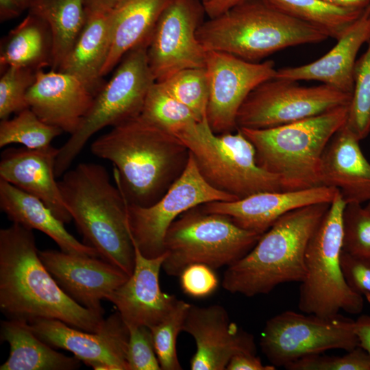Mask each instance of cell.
<instances>
[{"label":"cell","mask_w":370,"mask_h":370,"mask_svg":"<svg viewBox=\"0 0 370 370\" xmlns=\"http://www.w3.org/2000/svg\"><path fill=\"white\" fill-rule=\"evenodd\" d=\"M0 309L10 319H56L90 332L106 321L62 290L42 262L32 230L14 223L0 230Z\"/></svg>","instance_id":"cell-1"},{"label":"cell","mask_w":370,"mask_h":370,"mask_svg":"<svg viewBox=\"0 0 370 370\" xmlns=\"http://www.w3.org/2000/svg\"><path fill=\"white\" fill-rule=\"evenodd\" d=\"M90 150L113 164L115 184L127 201L145 207L168 190L190 156L177 136L140 115L112 127L91 144Z\"/></svg>","instance_id":"cell-2"},{"label":"cell","mask_w":370,"mask_h":370,"mask_svg":"<svg viewBox=\"0 0 370 370\" xmlns=\"http://www.w3.org/2000/svg\"><path fill=\"white\" fill-rule=\"evenodd\" d=\"M62 177L61 194L84 243L130 276L135 250L122 191L111 183L106 168L93 162L79 163Z\"/></svg>","instance_id":"cell-3"},{"label":"cell","mask_w":370,"mask_h":370,"mask_svg":"<svg viewBox=\"0 0 370 370\" xmlns=\"http://www.w3.org/2000/svg\"><path fill=\"white\" fill-rule=\"evenodd\" d=\"M330 204L306 206L281 217L245 256L227 267L223 288L253 297L269 293L282 283L302 282L308 243Z\"/></svg>","instance_id":"cell-4"},{"label":"cell","mask_w":370,"mask_h":370,"mask_svg":"<svg viewBox=\"0 0 370 370\" xmlns=\"http://www.w3.org/2000/svg\"><path fill=\"white\" fill-rule=\"evenodd\" d=\"M197 37L206 51L227 53L256 62L282 49L329 38L318 27L288 16L261 0H245L204 21Z\"/></svg>","instance_id":"cell-5"},{"label":"cell","mask_w":370,"mask_h":370,"mask_svg":"<svg viewBox=\"0 0 370 370\" xmlns=\"http://www.w3.org/2000/svg\"><path fill=\"white\" fill-rule=\"evenodd\" d=\"M348 106L278 127L239 129L253 144L258 164L278 177L282 190L306 189L322 186V156L346 123Z\"/></svg>","instance_id":"cell-6"},{"label":"cell","mask_w":370,"mask_h":370,"mask_svg":"<svg viewBox=\"0 0 370 370\" xmlns=\"http://www.w3.org/2000/svg\"><path fill=\"white\" fill-rule=\"evenodd\" d=\"M176 136L214 188L238 199L259 192L282 190L278 177L258 164L253 144L239 128L235 132L216 134L206 117Z\"/></svg>","instance_id":"cell-7"},{"label":"cell","mask_w":370,"mask_h":370,"mask_svg":"<svg viewBox=\"0 0 370 370\" xmlns=\"http://www.w3.org/2000/svg\"><path fill=\"white\" fill-rule=\"evenodd\" d=\"M346 204L338 192L308 243L298 302L306 314L332 317L340 310L354 314L363 309L362 296L348 286L341 265Z\"/></svg>","instance_id":"cell-8"},{"label":"cell","mask_w":370,"mask_h":370,"mask_svg":"<svg viewBox=\"0 0 370 370\" xmlns=\"http://www.w3.org/2000/svg\"><path fill=\"white\" fill-rule=\"evenodd\" d=\"M262 234L243 229L225 214L209 213L201 206L182 214L164 238V272L179 276L193 264L213 269L228 267L245 256Z\"/></svg>","instance_id":"cell-9"},{"label":"cell","mask_w":370,"mask_h":370,"mask_svg":"<svg viewBox=\"0 0 370 370\" xmlns=\"http://www.w3.org/2000/svg\"><path fill=\"white\" fill-rule=\"evenodd\" d=\"M147 47L141 45L126 53L110 79L95 95L92 106L77 130L58 148L56 177L69 170L95 133L140 114L147 95L156 82L148 62Z\"/></svg>","instance_id":"cell-10"},{"label":"cell","mask_w":370,"mask_h":370,"mask_svg":"<svg viewBox=\"0 0 370 370\" xmlns=\"http://www.w3.org/2000/svg\"><path fill=\"white\" fill-rule=\"evenodd\" d=\"M260 345L271 365L285 367L299 358L328 349L351 351L359 346V341L355 321L348 317L288 310L267 321Z\"/></svg>","instance_id":"cell-11"},{"label":"cell","mask_w":370,"mask_h":370,"mask_svg":"<svg viewBox=\"0 0 370 370\" xmlns=\"http://www.w3.org/2000/svg\"><path fill=\"white\" fill-rule=\"evenodd\" d=\"M351 97L327 84L301 86L297 81L274 77L246 97L237 114V127L258 130L291 123L349 106Z\"/></svg>","instance_id":"cell-12"},{"label":"cell","mask_w":370,"mask_h":370,"mask_svg":"<svg viewBox=\"0 0 370 370\" xmlns=\"http://www.w3.org/2000/svg\"><path fill=\"white\" fill-rule=\"evenodd\" d=\"M238 199L208 184L190 153L182 173L156 202L145 207L127 200L132 240L145 257H158L164 253V243L169 227L182 214L206 203Z\"/></svg>","instance_id":"cell-13"},{"label":"cell","mask_w":370,"mask_h":370,"mask_svg":"<svg viewBox=\"0 0 370 370\" xmlns=\"http://www.w3.org/2000/svg\"><path fill=\"white\" fill-rule=\"evenodd\" d=\"M204 14L199 0H171L164 10L147 47L156 82L183 69L205 66L206 51L197 37Z\"/></svg>","instance_id":"cell-14"},{"label":"cell","mask_w":370,"mask_h":370,"mask_svg":"<svg viewBox=\"0 0 370 370\" xmlns=\"http://www.w3.org/2000/svg\"><path fill=\"white\" fill-rule=\"evenodd\" d=\"M209 96L206 119L216 134L238 129V112L248 95L258 85L275 77L274 62H249L232 54L206 51Z\"/></svg>","instance_id":"cell-15"},{"label":"cell","mask_w":370,"mask_h":370,"mask_svg":"<svg viewBox=\"0 0 370 370\" xmlns=\"http://www.w3.org/2000/svg\"><path fill=\"white\" fill-rule=\"evenodd\" d=\"M29 323L40 339L73 353L95 370H128L129 328L118 312L106 319L97 332L73 328L56 319H39Z\"/></svg>","instance_id":"cell-16"},{"label":"cell","mask_w":370,"mask_h":370,"mask_svg":"<svg viewBox=\"0 0 370 370\" xmlns=\"http://www.w3.org/2000/svg\"><path fill=\"white\" fill-rule=\"evenodd\" d=\"M182 331L191 335L196 344L190 362L192 370H225L235 354H256L253 336L232 322L221 305L190 304Z\"/></svg>","instance_id":"cell-17"},{"label":"cell","mask_w":370,"mask_h":370,"mask_svg":"<svg viewBox=\"0 0 370 370\" xmlns=\"http://www.w3.org/2000/svg\"><path fill=\"white\" fill-rule=\"evenodd\" d=\"M40 258L62 290L84 307L103 314L101 301L130 277L99 257L62 251H39Z\"/></svg>","instance_id":"cell-18"},{"label":"cell","mask_w":370,"mask_h":370,"mask_svg":"<svg viewBox=\"0 0 370 370\" xmlns=\"http://www.w3.org/2000/svg\"><path fill=\"white\" fill-rule=\"evenodd\" d=\"M133 244L135 250L133 273L113 292L108 301L116 306L128 328H149L161 322L178 299L173 295L163 293L160 287L159 275L166 253L156 258H147Z\"/></svg>","instance_id":"cell-19"},{"label":"cell","mask_w":370,"mask_h":370,"mask_svg":"<svg viewBox=\"0 0 370 370\" xmlns=\"http://www.w3.org/2000/svg\"><path fill=\"white\" fill-rule=\"evenodd\" d=\"M338 192L325 186L263 191L236 201H212L201 206L207 212L227 215L241 227L262 234L288 212L309 205L331 203Z\"/></svg>","instance_id":"cell-20"},{"label":"cell","mask_w":370,"mask_h":370,"mask_svg":"<svg viewBox=\"0 0 370 370\" xmlns=\"http://www.w3.org/2000/svg\"><path fill=\"white\" fill-rule=\"evenodd\" d=\"M94 97L77 77L51 69L37 71L26 98L29 108L43 122L72 135L90 109Z\"/></svg>","instance_id":"cell-21"},{"label":"cell","mask_w":370,"mask_h":370,"mask_svg":"<svg viewBox=\"0 0 370 370\" xmlns=\"http://www.w3.org/2000/svg\"><path fill=\"white\" fill-rule=\"evenodd\" d=\"M58 149L9 147L2 151L0 180L40 199L64 223L73 219L63 200L55 164Z\"/></svg>","instance_id":"cell-22"},{"label":"cell","mask_w":370,"mask_h":370,"mask_svg":"<svg viewBox=\"0 0 370 370\" xmlns=\"http://www.w3.org/2000/svg\"><path fill=\"white\" fill-rule=\"evenodd\" d=\"M336 40V45L318 60L277 69L275 77L318 81L352 95L357 54L361 47L370 41V5Z\"/></svg>","instance_id":"cell-23"},{"label":"cell","mask_w":370,"mask_h":370,"mask_svg":"<svg viewBox=\"0 0 370 370\" xmlns=\"http://www.w3.org/2000/svg\"><path fill=\"white\" fill-rule=\"evenodd\" d=\"M359 142L345 124L332 136L321 159V185L338 189L346 204L370 201V163Z\"/></svg>","instance_id":"cell-24"},{"label":"cell","mask_w":370,"mask_h":370,"mask_svg":"<svg viewBox=\"0 0 370 370\" xmlns=\"http://www.w3.org/2000/svg\"><path fill=\"white\" fill-rule=\"evenodd\" d=\"M0 208L12 223L49 236L66 253L99 257L92 247L79 242L40 199L0 180Z\"/></svg>","instance_id":"cell-25"},{"label":"cell","mask_w":370,"mask_h":370,"mask_svg":"<svg viewBox=\"0 0 370 370\" xmlns=\"http://www.w3.org/2000/svg\"><path fill=\"white\" fill-rule=\"evenodd\" d=\"M171 0H122L108 13L111 45L101 75L108 74L130 50L149 45L158 21Z\"/></svg>","instance_id":"cell-26"},{"label":"cell","mask_w":370,"mask_h":370,"mask_svg":"<svg viewBox=\"0 0 370 370\" xmlns=\"http://www.w3.org/2000/svg\"><path fill=\"white\" fill-rule=\"evenodd\" d=\"M85 25L58 71L79 78L94 96L106 83L101 75L111 45L108 13H87Z\"/></svg>","instance_id":"cell-27"},{"label":"cell","mask_w":370,"mask_h":370,"mask_svg":"<svg viewBox=\"0 0 370 370\" xmlns=\"http://www.w3.org/2000/svg\"><path fill=\"white\" fill-rule=\"evenodd\" d=\"M0 336L10 345L8 358L1 370H74L81 366L75 356L58 352L40 339L27 321H2Z\"/></svg>","instance_id":"cell-28"},{"label":"cell","mask_w":370,"mask_h":370,"mask_svg":"<svg viewBox=\"0 0 370 370\" xmlns=\"http://www.w3.org/2000/svg\"><path fill=\"white\" fill-rule=\"evenodd\" d=\"M53 42L49 25L36 13L27 16L1 42V71L8 66L38 71L52 64Z\"/></svg>","instance_id":"cell-29"},{"label":"cell","mask_w":370,"mask_h":370,"mask_svg":"<svg viewBox=\"0 0 370 370\" xmlns=\"http://www.w3.org/2000/svg\"><path fill=\"white\" fill-rule=\"evenodd\" d=\"M29 11L40 15L49 25L53 42L51 69L58 71L85 25L84 0H41Z\"/></svg>","instance_id":"cell-30"},{"label":"cell","mask_w":370,"mask_h":370,"mask_svg":"<svg viewBox=\"0 0 370 370\" xmlns=\"http://www.w3.org/2000/svg\"><path fill=\"white\" fill-rule=\"evenodd\" d=\"M296 19L338 39L365 9L347 8L323 0H261Z\"/></svg>","instance_id":"cell-31"},{"label":"cell","mask_w":370,"mask_h":370,"mask_svg":"<svg viewBox=\"0 0 370 370\" xmlns=\"http://www.w3.org/2000/svg\"><path fill=\"white\" fill-rule=\"evenodd\" d=\"M63 131L43 122L29 108L0 122V147L18 143L27 149L47 147Z\"/></svg>","instance_id":"cell-32"},{"label":"cell","mask_w":370,"mask_h":370,"mask_svg":"<svg viewBox=\"0 0 370 370\" xmlns=\"http://www.w3.org/2000/svg\"><path fill=\"white\" fill-rule=\"evenodd\" d=\"M140 115L175 136L190 124L199 121L188 108L170 95L156 82L147 95Z\"/></svg>","instance_id":"cell-33"},{"label":"cell","mask_w":370,"mask_h":370,"mask_svg":"<svg viewBox=\"0 0 370 370\" xmlns=\"http://www.w3.org/2000/svg\"><path fill=\"white\" fill-rule=\"evenodd\" d=\"M158 83L199 121L206 117L209 88L205 67L183 69Z\"/></svg>","instance_id":"cell-34"},{"label":"cell","mask_w":370,"mask_h":370,"mask_svg":"<svg viewBox=\"0 0 370 370\" xmlns=\"http://www.w3.org/2000/svg\"><path fill=\"white\" fill-rule=\"evenodd\" d=\"M345 125L360 140L370 133V41L356 63Z\"/></svg>","instance_id":"cell-35"},{"label":"cell","mask_w":370,"mask_h":370,"mask_svg":"<svg viewBox=\"0 0 370 370\" xmlns=\"http://www.w3.org/2000/svg\"><path fill=\"white\" fill-rule=\"evenodd\" d=\"M190 304L178 299L170 313L159 323L149 328L155 352L162 370H180L176 342Z\"/></svg>","instance_id":"cell-36"},{"label":"cell","mask_w":370,"mask_h":370,"mask_svg":"<svg viewBox=\"0 0 370 370\" xmlns=\"http://www.w3.org/2000/svg\"><path fill=\"white\" fill-rule=\"evenodd\" d=\"M36 73L31 69L17 66H8L1 71V120L29 108L27 93L36 80Z\"/></svg>","instance_id":"cell-37"},{"label":"cell","mask_w":370,"mask_h":370,"mask_svg":"<svg viewBox=\"0 0 370 370\" xmlns=\"http://www.w3.org/2000/svg\"><path fill=\"white\" fill-rule=\"evenodd\" d=\"M343 232V250L370 263V211L360 204H347Z\"/></svg>","instance_id":"cell-38"},{"label":"cell","mask_w":370,"mask_h":370,"mask_svg":"<svg viewBox=\"0 0 370 370\" xmlns=\"http://www.w3.org/2000/svg\"><path fill=\"white\" fill-rule=\"evenodd\" d=\"M321 354L299 358L284 368L288 370H370V354L360 346L343 356Z\"/></svg>","instance_id":"cell-39"},{"label":"cell","mask_w":370,"mask_h":370,"mask_svg":"<svg viewBox=\"0 0 370 370\" xmlns=\"http://www.w3.org/2000/svg\"><path fill=\"white\" fill-rule=\"evenodd\" d=\"M129 328V341L127 349L128 370H160L152 334L146 326Z\"/></svg>","instance_id":"cell-40"},{"label":"cell","mask_w":370,"mask_h":370,"mask_svg":"<svg viewBox=\"0 0 370 370\" xmlns=\"http://www.w3.org/2000/svg\"><path fill=\"white\" fill-rule=\"evenodd\" d=\"M181 288L189 296L201 298L211 295L218 287L214 269L204 264H193L179 275Z\"/></svg>","instance_id":"cell-41"},{"label":"cell","mask_w":370,"mask_h":370,"mask_svg":"<svg viewBox=\"0 0 370 370\" xmlns=\"http://www.w3.org/2000/svg\"><path fill=\"white\" fill-rule=\"evenodd\" d=\"M341 265L348 286L356 293L370 297V263L342 250Z\"/></svg>","instance_id":"cell-42"},{"label":"cell","mask_w":370,"mask_h":370,"mask_svg":"<svg viewBox=\"0 0 370 370\" xmlns=\"http://www.w3.org/2000/svg\"><path fill=\"white\" fill-rule=\"evenodd\" d=\"M256 354L243 352L233 356L230 360L227 370H274L275 367L273 365L262 364L260 358Z\"/></svg>","instance_id":"cell-43"},{"label":"cell","mask_w":370,"mask_h":370,"mask_svg":"<svg viewBox=\"0 0 370 370\" xmlns=\"http://www.w3.org/2000/svg\"><path fill=\"white\" fill-rule=\"evenodd\" d=\"M356 332L359 346L370 354V316L361 315L355 321Z\"/></svg>","instance_id":"cell-44"},{"label":"cell","mask_w":370,"mask_h":370,"mask_svg":"<svg viewBox=\"0 0 370 370\" xmlns=\"http://www.w3.org/2000/svg\"><path fill=\"white\" fill-rule=\"evenodd\" d=\"M245 0H208L202 2L206 14L209 18L217 16Z\"/></svg>","instance_id":"cell-45"},{"label":"cell","mask_w":370,"mask_h":370,"mask_svg":"<svg viewBox=\"0 0 370 370\" xmlns=\"http://www.w3.org/2000/svg\"><path fill=\"white\" fill-rule=\"evenodd\" d=\"M122 0H84V5L87 13H109Z\"/></svg>","instance_id":"cell-46"},{"label":"cell","mask_w":370,"mask_h":370,"mask_svg":"<svg viewBox=\"0 0 370 370\" xmlns=\"http://www.w3.org/2000/svg\"><path fill=\"white\" fill-rule=\"evenodd\" d=\"M22 12L16 0H0V19L1 22L16 18Z\"/></svg>","instance_id":"cell-47"},{"label":"cell","mask_w":370,"mask_h":370,"mask_svg":"<svg viewBox=\"0 0 370 370\" xmlns=\"http://www.w3.org/2000/svg\"><path fill=\"white\" fill-rule=\"evenodd\" d=\"M330 3L352 8L365 9L370 5L369 0H323Z\"/></svg>","instance_id":"cell-48"},{"label":"cell","mask_w":370,"mask_h":370,"mask_svg":"<svg viewBox=\"0 0 370 370\" xmlns=\"http://www.w3.org/2000/svg\"><path fill=\"white\" fill-rule=\"evenodd\" d=\"M41 0H16L22 11L30 10L36 6Z\"/></svg>","instance_id":"cell-49"},{"label":"cell","mask_w":370,"mask_h":370,"mask_svg":"<svg viewBox=\"0 0 370 370\" xmlns=\"http://www.w3.org/2000/svg\"><path fill=\"white\" fill-rule=\"evenodd\" d=\"M366 208L370 211V201L368 202V204L366 206Z\"/></svg>","instance_id":"cell-50"},{"label":"cell","mask_w":370,"mask_h":370,"mask_svg":"<svg viewBox=\"0 0 370 370\" xmlns=\"http://www.w3.org/2000/svg\"><path fill=\"white\" fill-rule=\"evenodd\" d=\"M367 299L368 300V301L370 303V297L367 298Z\"/></svg>","instance_id":"cell-51"},{"label":"cell","mask_w":370,"mask_h":370,"mask_svg":"<svg viewBox=\"0 0 370 370\" xmlns=\"http://www.w3.org/2000/svg\"><path fill=\"white\" fill-rule=\"evenodd\" d=\"M207 1H208V0H202L201 1L204 3V2H206Z\"/></svg>","instance_id":"cell-52"},{"label":"cell","mask_w":370,"mask_h":370,"mask_svg":"<svg viewBox=\"0 0 370 370\" xmlns=\"http://www.w3.org/2000/svg\"><path fill=\"white\" fill-rule=\"evenodd\" d=\"M369 2H370V0H369Z\"/></svg>","instance_id":"cell-53"}]
</instances>
